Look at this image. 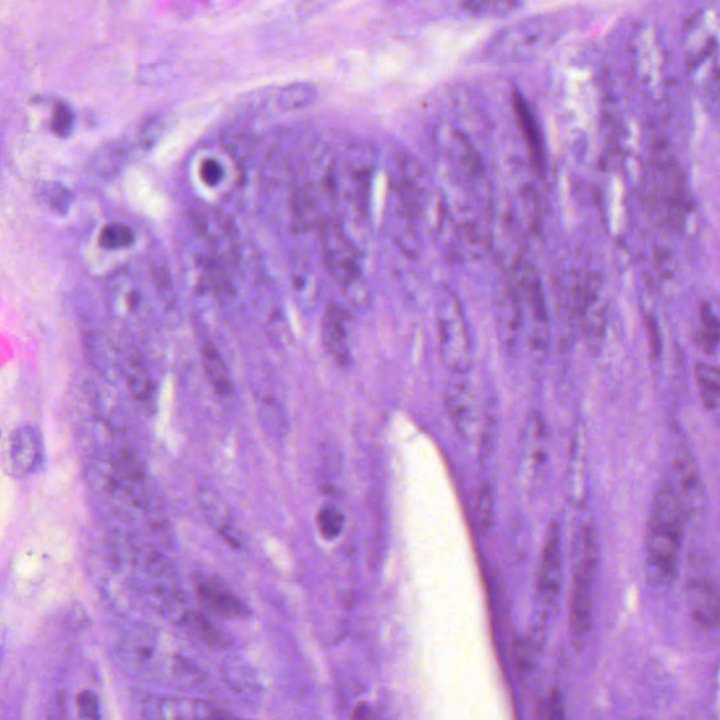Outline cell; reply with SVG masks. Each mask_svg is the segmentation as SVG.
Returning a JSON list of instances; mask_svg holds the SVG:
<instances>
[{
    "label": "cell",
    "instance_id": "obj_24",
    "mask_svg": "<svg viewBox=\"0 0 720 720\" xmlns=\"http://www.w3.org/2000/svg\"><path fill=\"white\" fill-rule=\"evenodd\" d=\"M134 231L126 224L110 223L100 233L99 242L105 249H126L134 244Z\"/></svg>",
    "mask_w": 720,
    "mask_h": 720
},
{
    "label": "cell",
    "instance_id": "obj_36",
    "mask_svg": "<svg viewBox=\"0 0 720 720\" xmlns=\"http://www.w3.org/2000/svg\"><path fill=\"white\" fill-rule=\"evenodd\" d=\"M351 720H370V709L368 706H358V708L353 711Z\"/></svg>",
    "mask_w": 720,
    "mask_h": 720
},
{
    "label": "cell",
    "instance_id": "obj_27",
    "mask_svg": "<svg viewBox=\"0 0 720 720\" xmlns=\"http://www.w3.org/2000/svg\"><path fill=\"white\" fill-rule=\"evenodd\" d=\"M72 196L71 190L62 186L61 183H48L40 190V200L45 206L51 210L57 211L58 214H67L71 207Z\"/></svg>",
    "mask_w": 720,
    "mask_h": 720
},
{
    "label": "cell",
    "instance_id": "obj_3",
    "mask_svg": "<svg viewBox=\"0 0 720 720\" xmlns=\"http://www.w3.org/2000/svg\"><path fill=\"white\" fill-rule=\"evenodd\" d=\"M439 351L443 363L455 376H465L473 365L472 342L458 297L442 289L436 300Z\"/></svg>",
    "mask_w": 720,
    "mask_h": 720
},
{
    "label": "cell",
    "instance_id": "obj_34",
    "mask_svg": "<svg viewBox=\"0 0 720 720\" xmlns=\"http://www.w3.org/2000/svg\"><path fill=\"white\" fill-rule=\"evenodd\" d=\"M217 531L218 535H220L231 548L241 549L242 546H244V536H242V533L238 531L235 526L228 524V522H224V524L218 526Z\"/></svg>",
    "mask_w": 720,
    "mask_h": 720
},
{
    "label": "cell",
    "instance_id": "obj_22",
    "mask_svg": "<svg viewBox=\"0 0 720 720\" xmlns=\"http://www.w3.org/2000/svg\"><path fill=\"white\" fill-rule=\"evenodd\" d=\"M476 517L481 533L490 532L495 519L494 490L490 481H484L477 494Z\"/></svg>",
    "mask_w": 720,
    "mask_h": 720
},
{
    "label": "cell",
    "instance_id": "obj_21",
    "mask_svg": "<svg viewBox=\"0 0 720 720\" xmlns=\"http://www.w3.org/2000/svg\"><path fill=\"white\" fill-rule=\"evenodd\" d=\"M699 318L701 325L697 332V345L704 352H715L720 344V321L708 306H702Z\"/></svg>",
    "mask_w": 720,
    "mask_h": 720
},
{
    "label": "cell",
    "instance_id": "obj_8",
    "mask_svg": "<svg viewBox=\"0 0 720 720\" xmlns=\"http://www.w3.org/2000/svg\"><path fill=\"white\" fill-rule=\"evenodd\" d=\"M546 462V428L542 417L535 411L526 420L521 453V477L529 493L540 490L545 479Z\"/></svg>",
    "mask_w": 720,
    "mask_h": 720
},
{
    "label": "cell",
    "instance_id": "obj_11",
    "mask_svg": "<svg viewBox=\"0 0 720 720\" xmlns=\"http://www.w3.org/2000/svg\"><path fill=\"white\" fill-rule=\"evenodd\" d=\"M562 585V539L560 528L552 522L546 535L538 571V597L546 607L555 604Z\"/></svg>",
    "mask_w": 720,
    "mask_h": 720
},
{
    "label": "cell",
    "instance_id": "obj_10",
    "mask_svg": "<svg viewBox=\"0 0 720 720\" xmlns=\"http://www.w3.org/2000/svg\"><path fill=\"white\" fill-rule=\"evenodd\" d=\"M143 720H223L224 713L209 702L186 697H154L141 709Z\"/></svg>",
    "mask_w": 720,
    "mask_h": 720
},
{
    "label": "cell",
    "instance_id": "obj_1",
    "mask_svg": "<svg viewBox=\"0 0 720 720\" xmlns=\"http://www.w3.org/2000/svg\"><path fill=\"white\" fill-rule=\"evenodd\" d=\"M687 521L673 488L664 484L654 495L646 532L647 567L661 583H670L677 574Z\"/></svg>",
    "mask_w": 720,
    "mask_h": 720
},
{
    "label": "cell",
    "instance_id": "obj_12",
    "mask_svg": "<svg viewBox=\"0 0 720 720\" xmlns=\"http://www.w3.org/2000/svg\"><path fill=\"white\" fill-rule=\"evenodd\" d=\"M673 476L674 483L668 484L683 505L687 519L698 518L704 512V491L698 467L690 453L683 452L675 459Z\"/></svg>",
    "mask_w": 720,
    "mask_h": 720
},
{
    "label": "cell",
    "instance_id": "obj_30",
    "mask_svg": "<svg viewBox=\"0 0 720 720\" xmlns=\"http://www.w3.org/2000/svg\"><path fill=\"white\" fill-rule=\"evenodd\" d=\"M313 89L310 86L297 83V85L289 86L283 90L280 102L287 109H297V107L306 106L313 99Z\"/></svg>",
    "mask_w": 720,
    "mask_h": 720
},
{
    "label": "cell",
    "instance_id": "obj_17",
    "mask_svg": "<svg viewBox=\"0 0 720 720\" xmlns=\"http://www.w3.org/2000/svg\"><path fill=\"white\" fill-rule=\"evenodd\" d=\"M172 621H175L179 628L185 630L190 638L202 643L203 646L210 647V649H221L227 645V636L221 632L216 623L211 622L209 616L195 608H189L186 605Z\"/></svg>",
    "mask_w": 720,
    "mask_h": 720
},
{
    "label": "cell",
    "instance_id": "obj_31",
    "mask_svg": "<svg viewBox=\"0 0 720 720\" xmlns=\"http://www.w3.org/2000/svg\"><path fill=\"white\" fill-rule=\"evenodd\" d=\"M76 705L83 720H102L100 699L96 692L90 690L79 692Z\"/></svg>",
    "mask_w": 720,
    "mask_h": 720
},
{
    "label": "cell",
    "instance_id": "obj_23",
    "mask_svg": "<svg viewBox=\"0 0 720 720\" xmlns=\"http://www.w3.org/2000/svg\"><path fill=\"white\" fill-rule=\"evenodd\" d=\"M345 517L335 505H324L317 514V526L321 536L327 540L339 538L344 531Z\"/></svg>",
    "mask_w": 720,
    "mask_h": 720
},
{
    "label": "cell",
    "instance_id": "obj_15",
    "mask_svg": "<svg viewBox=\"0 0 720 720\" xmlns=\"http://www.w3.org/2000/svg\"><path fill=\"white\" fill-rule=\"evenodd\" d=\"M323 342L328 355L341 368L351 363L348 315L337 304H330L323 318Z\"/></svg>",
    "mask_w": 720,
    "mask_h": 720
},
{
    "label": "cell",
    "instance_id": "obj_37",
    "mask_svg": "<svg viewBox=\"0 0 720 720\" xmlns=\"http://www.w3.org/2000/svg\"><path fill=\"white\" fill-rule=\"evenodd\" d=\"M223 720H241V719H233V718H228V716H227V715H225V716H224V718H223Z\"/></svg>",
    "mask_w": 720,
    "mask_h": 720
},
{
    "label": "cell",
    "instance_id": "obj_14",
    "mask_svg": "<svg viewBox=\"0 0 720 720\" xmlns=\"http://www.w3.org/2000/svg\"><path fill=\"white\" fill-rule=\"evenodd\" d=\"M688 595L692 615L699 625L705 628L720 625V587L711 577L692 578Z\"/></svg>",
    "mask_w": 720,
    "mask_h": 720
},
{
    "label": "cell",
    "instance_id": "obj_29",
    "mask_svg": "<svg viewBox=\"0 0 720 720\" xmlns=\"http://www.w3.org/2000/svg\"><path fill=\"white\" fill-rule=\"evenodd\" d=\"M519 6H521L519 3L514 2H494V0L484 2V0H479V2L466 3L465 8L469 9L470 12L477 13V15L507 16Z\"/></svg>",
    "mask_w": 720,
    "mask_h": 720
},
{
    "label": "cell",
    "instance_id": "obj_26",
    "mask_svg": "<svg viewBox=\"0 0 720 720\" xmlns=\"http://www.w3.org/2000/svg\"><path fill=\"white\" fill-rule=\"evenodd\" d=\"M127 387L131 396L137 400L144 401L151 396L152 383L148 376L147 369L137 360H133L127 370Z\"/></svg>",
    "mask_w": 720,
    "mask_h": 720
},
{
    "label": "cell",
    "instance_id": "obj_33",
    "mask_svg": "<svg viewBox=\"0 0 720 720\" xmlns=\"http://www.w3.org/2000/svg\"><path fill=\"white\" fill-rule=\"evenodd\" d=\"M545 720H566L563 699L559 691H553L549 695L548 702H546Z\"/></svg>",
    "mask_w": 720,
    "mask_h": 720
},
{
    "label": "cell",
    "instance_id": "obj_25",
    "mask_svg": "<svg viewBox=\"0 0 720 720\" xmlns=\"http://www.w3.org/2000/svg\"><path fill=\"white\" fill-rule=\"evenodd\" d=\"M341 476V460L339 455L331 446H324L320 458V477L321 488L325 491L334 490L335 484Z\"/></svg>",
    "mask_w": 720,
    "mask_h": 720
},
{
    "label": "cell",
    "instance_id": "obj_2",
    "mask_svg": "<svg viewBox=\"0 0 720 720\" xmlns=\"http://www.w3.org/2000/svg\"><path fill=\"white\" fill-rule=\"evenodd\" d=\"M600 566V542L594 525L581 526L574 543L573 588H571L570 623L577 636L590 628L593 590Z\"/></svg>",
    "mask_w": 720,
    "mask_h": 720
},
{
    "label": "cell",
    "instance_id": "obj_6",
    "mask_svg": "<svg viewBox=\"0 0 720 720\" xmlns=\"http://www.w3.org/2000/svg\"><path fill=\"white\" fill-rule=\"evenodd\" d=\"M512 290L517 294L519 303L528 311L532 328L529 335V346L535 358L546 352V324H548V308L542 283L536 270L529 263L521 262L515 266Z\"/></svg>",
    "mask_w": 720,
    "mask_h": 720
},
{
    "label": "cell",
    "instance_id": "obj_16",
    "mask_svg": "<svg viewBox=\"0 0 720 720\" xmlns=\"http://www.w3.org/2000/svg\"><path fill=\"white\" fill-rule=\"evenodd\" d=\"M197 595L204 608L218 618L244 619L249 615L247 605L216 580L202 581L197 588Z\"/></svg>",
    "mask_w": 720,
    "mask_h": 720
},
{
    "label": "cell",
    "instance_id": "obj_20",
    "mask_svg": "<svg viewBox=\"0 0 720 720\" xmlns=\"http://www.w3.org/2000/svg\"><path fill=\"white\" fill-rule=\"evenodd\" d=\"M695 377H697L702 403L708 410H718L720 408V368L701 363L695 369Z\"/></svg>",
    "mask_w": 720,
    "mask_h": 720
},
{
    "label": "cell",
    "instance_id": "obj_35",
    "mask_svg": "<svg viewBox=\"0 0 720 720\" xmlns=\"http://www.w3.org/2000/svg\"><path fill=\"white\" fill-rule=\"evenodd\" d=\"M263 413H265L263 421L269 425L272 431H282L285 420H283V414L278 404L269 401V403L263 407Z\"/></svg>",
    "mask_w": 720,
    "mask_h": 720
},
{
    "label": "cell",
    "instance_id": "obj_18",
    "mask_svg": "<svg viewBox=\"0 0 720 720\" xmlns=\"http://www.w3.org/2000/svg\"><path fill=\"white\" fill-rule=\"evenodd\" d=\"M204 370H206L207 379L220 397H228L233 393V383H231L230 372L220 353L216 349L207 346L204 349Z\"/></svg>",
    "mask_w": 720,
    "mask_h": 720
},
{
    "label": "cell",
    "instance_id": "obj_19",
    "mask_svg": "<svg viewBox=\"0 0 720 720\" xmlns=\"http://www.w3.org/2000/svg\"><path fill=\"white\" fill-rule=\"evenodd\" d=\"M515 110H517L519 124H521L522 131L525 133L529 150H531L533 157L540 165L543 162V157H545V151H543V141L542 137H540V130L535 116L529 109L526 100L519 95L515 98Z\"/></svg>",
    "mask_w": 720,
    "mask_h": 720
},
{
    "label": "cell",
    "instance_id": "obj_7",
    "mask_svg": "<svg viewBox=\"0 0 720 720\" xmlns=\"http://www.w3.org/2000/svg\"><path fill=\"white\" fill-rule=\"evenodd\" d=\"M325 268L342 286H355L360 279L358 254L341 225L328 221L321 231Z\"/></svg>",
    "mask_w": 720,
    "mask_h": 720
},
{
    "label": "cell",
    "instance_id": "obj_28",
    "mask_svg": "<svg viewBox=\"0 0 720 720\" xmlns=\"http://www.w3.org/2000/svg\"><path fill=\"white\" fill-rule=\"evenodd\" d=\"M75 126V113L67 103H58L51 116V128L60 137H69Z\"/></svg>",
    "mask_w": 720,
    "mask_h": 720
},
{
    "label": "cell",
    "instance_id": "obj_5",
    "mask_svg": "<svg viewBox=\"0 0 720 720\" xmlns=\"http://www.w3.org/2000/svg\"><path fill=\"white\" fill-rule=\"evenodd\" d=\"M127 645L131 660L145 674L180 681L192 680L196 675L192 663L157 632L138 630L128 639Z\"/></svg>",
    "mask_w": 720,
    "mask_h": 720
},
{
    "label": "cell",
    "instance_id": "obj_4",
    "mask_svg": "<svg viewBox=\"0 0 720 720\" xmlns=\"http://www.w3.org/2000/svg\"><path fill=\"white\" fill-rule=\"evenodd\" d=\"M553 38L552 22L545 16H533L505 27L490 41L487 55L495 62H522L538 57Z\"/></svg>",
    "mask_w": 720,
    "mask_h": 720
},
{
    "label": "cell",
    "instance_id": "obj_13",
    "mask_svg": "<svg viewBox=\"0 0 720 720\" xmlns=\"http://www.w3.org/2000/svg\"><path fill=\"white\" fill-rule=\"evenodd\" d=\"M10 460L17 472L36 473L44 463V441L40 431L31 425L15 429L10 435Z\"/></svg>",
    "mask_w": 720,
    "mask_h": 720
},
{
    "label": "cell",
    "instance_id": "obj_32",
    "mask_svg": "<svg viewBox=\"0 0 720 720\" xmlns=\"http://www.w3.org/2000/svg\"><path fill=\"white\" fill-rule=\"evenodd\" d=\"M203 182L209 186H217L224 178V168L217 159H206L202 165Z\"/></svg>",
    "mask_w": 720,
    "mask_h": 720
},
{
    "label": "cell",
    "instance_id": "obj_9",
    "mask_svg": "<svg viewBox=\"0 0 720 720\" xmlns=\"http://www.w3.org/2000/svg\"><path fill=\"white\" fill-rule=\"evenodd\" d=\"M445 408L456 432L465 441L477 435L480 425L479 401L463 376L456 377L446 386Z\"/></svg>",
    "mask_w": 720,
    "mask_h": 720
}]
</instances>
